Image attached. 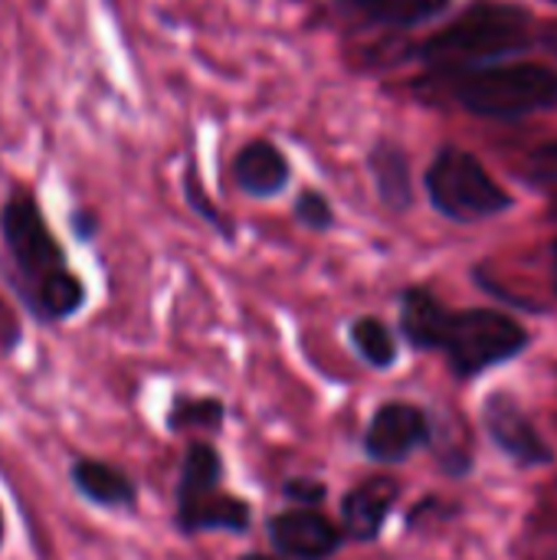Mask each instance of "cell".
<instances>
[{"label":"cell","mask_w":557,"mask_h":560,"mask_svg":"<svg viewBox=\"0 0 557 560\" xmlns=\"http://www.w3.org/2000/svg\"><path fill=\"white\" fill-rule=\"evenodd\" d=\"M0 243L7 253L3 279L36 325H66L85 308L89 289L69 266L33 190L13 187L0 203Z\"/></svg>","instance_id":"6da1fadb"},{"label":"cell","mask_w":557,"mask_h":560,"mask_svg":"<svg viewBox=\"0 0 557 560\" xmlns=\"http://www.w3.org/2000/svg\"><path fill=\"white\" fill-rule=\"evenodd\" d=\"M423 184L430 203L456 223L486 220L512 207V197L502 190V184L466 148H453V144L440 148L427 167Z\"/></svg>","instance_id":"7a4b0ae2"},{"label":"cell","mask_w":557,"mask_h":560,"mask_svg":"<svg viewBox=\"0 0 557 560\" xmlns=\"http://www.w3.org/2000/svg\"><path fill=\"white\" fill-rule=\"evenodd\" d=\"M525 345L529 331L515 318L496 308H463L446 315L437 351L446 354L456 377L469 381L502 361H512Z\"/></svg>","instance_id":"3957f363"},{"label":"cell","mask_w":557,"mask_h":560,"mask_svg":"<svg viewBox=\"0 0 557 560\" xmlns=\"http://www.w3.org/2000/svg\"><path fill=\"white\" fill-rule=\"evenodd\" d=\"M529 36V13L519 7L502 3H479L456 16L450 26L437 30L423 46L420 56L430 66H456L466 59H483L506 52Z\"/></svg>","instance_id":"277c9868"},{"label":"cell","mask_w":557,"mask_h":560,"mask_svg":"<svg viewBox=\"0 0 557 560\" xmlns=\"http://www.w3.org/2000/svg\"><path fill=\"white\" fill-rule=\"evenodd\" d=\"M456 98L476 115L515 118L557 102V72L542 62H515L466 72L456 82Z\"/></svg>","instance_id":"5b68a950"},{"label":"cell","mask_w":557,"mask_h":560,"mask_svg":"<svg viewBox=\"0 0 557 560\" xmlns=\"http://www.w3.org/2000/svg\"><path fill=\"white\" fill-rule=\"evenodd\" d=\"M430 440H433V423L427 410L407 400H387L371 413L361 436V453L371 463L397 466L410 459L417 450L430 446Z\"/></svg>","instance_id":"8992f818"},{"label":"cell","mask_w":557,"mask_h":560,"mask_svg":"<svg viewBox=\"0 0 557 560\" xmlns=\"http://www.w3.org/2000/svg\"><path fill=\"white\" fill-rule=\"evenodd\" d=\"M266 541L282 560H332L345 548V535L328 512L292 505L266 515Z\"/></svg>","instance_id":"52a82bcc"},{"label":"cell","mask_w":557,"mask_h":560,"mask_svg":"<svg viewBox=\"0 0 557 560\" xmlns=\"http://www.w3.org/2000/svg\"><path fill=\"white\" fill-rule=\"evenodd\" d=\"M174 525L184 538L200 535H246L253 528V505L250 499L230 492L227 486L174 495Z\"/></svg>","instance_id":"ba28073f"},{"label":"cell","mask_w":557,"mask_h":560,"mask_svg":"<svg viewBox=\"0 0 557 560\" xmlns=\"http://www.w3.org/2000/svg\"><path fill=\"white\" fill-rule=\"evenodd\" d=\"M401 502V482L394 476H368L358 486H351L338 502V528L345 541L371 545L381 538L391 512Z\"/></svg>","instance_id":"9c48e42d"},{"label":"cell","mask_w":557,"mask_h":560,"mask_svg":"<svg viewBox=\"0 0 557 560\" xmlns=\"http://www.w3.org/2000/svg\"><path fill=\"white\" fill-rule=\"evenodd\" d=\"M483 420L496 446L515 459L519 466H548L552 463V446L542 440L522 404L509 394H492L483 407Z\"/></svg>","instance_id":"30bf717a"},{"label":"cell","mask_w":557,"mask_h":560,"mask_svg":"<svg viewBox=\"0 0 557 560\" xmlns=\"http://www.w3.org/2000/svg\"><path fill=\"white\" fill-rule=\"evenodd\" d=\"M233 184L250 200H276L292 184V161L289 154L269 138H250L236 148L230 164Z\"/></svg>","instance_id":"8fae6325"},{"label":"cell","mask_w":557,"mask_h":560,"mask_svg":"<svg viewBox=\"0 0 557 560\" xmlns=\"http://www.w3.org/2000/svg\"><path fill=\"white\" fill-rule=\"evenodd\" d=\"M69 486L82 502L102 512H135L141 502L138 482L121 466L98 456H76L69 463Z\"/></svg>","instance_id":"7c38bea8"},{"label":"cell","mask_w":557,"mask_h":560,"mask_svg":"<svg viewBox=\"0 0 557 560\" xmlns=\"http://www.w3.org/2000/svg\"><path fill=\"white\" fill-rule=\"evenodd\" d=\"M368 171L374 180V190L381 197V203L394 213H404L414 207V180H410V158L407 151L391 141V138H378L368 151Z\"/></svg>","instance_id":"4fadbf2b"},{"label":"cell","mask_w":557,"mask_h":560,"mask_svg":"<svg viewBox=\"0 0 557 560\" xmlns=\"http://www.w3.org/2000/svg\"><path fill=\"white\" fill-rule=\"evenodd\" d=\"M227 427V400L220 394H174L164 410V430L187 440H213Z\"/></svg>","instance_id":"5bb4252c"},{"label":"cell","mask_w":557,"mask_h":560,"mask_svg":"<svg viewBox=\"0 0 557 560\" xmlns=\"http://www.w3.org/2000/svg\"><path fill=\"white\" fill-rule=\"evenodd\" d=\"M450 308L423 285L401 292V335L414 351H437Z\"/></svg>","instance_id":"9a60e30c"},{"label":"cell","mask_w":557,"mask_h":560,"mask_svg":"<svg viewBox=\"0 0 557 560\" xmlns=\"http://www.w3.org/2000/svg\"><path fill=\"white\" fill-rule=\"evenodd\" d=\"M348 345L358 354V361H364L374 371H391L397 364V358H401L397 335L378 315H358V318H351L348 322Z\"/></svg>","instance_id":"2e32d148"},{"label":"cell","mask_w":557,"mask_h":560,"mask_svg":"<svg viewBox=\"0 0 557 560\" xmlns=\"http://www.w3.org/2000/svg\"><path fill=\"white\" fill-rule=\"evenodd\" d=\"M355 7L384 26H417L423 20H433L450 7V0H355Z\"/></svg>","instance_id":"e0dca14e"},{"label":"cell","mask_w":557,"mask_h":560,"mask_svg":"<svg viewBox=\"0 0 557 560\" xmlns=\"http://www.w3.org/2000/svg\"><path fill=\"white\" fill-rule=\"evenodd\" d=\"M181 187H184V200H187V207H190V213H197L220 240H227V243H233L236 240V226H233V220L213 203V197L207 194V187H204V180H200V174H197V167L190 164L187 171H184V180H181Z\"/></svg>","instance_id":"ac0fdd59"},{"label":"cell","mask_w":557,"mask_h":560,"mask_svg":"<svg viewBox=\"0 0 557 560\" xmlns=\"http://www.w3.org/2000/svg\"><path fill=\"white\" fill-rule=\"evenodd\" d=\"M292 220L302 230H309V233H328L338 223L332 200L318 187H302L295 194V200H292Z\"/></svg>","instance_id":"d6986e66"},{"label":"cell","mask_w":557,"mask_h":560,"mask_svg":"<svg viewBox=\"0 0 557 560\" xmlns=\"http://www.w3.org/2000/svg\"><path fill=\"white\" fill-rule=\"evenodd\" d=\"M279 495L292 509H322L328 499V482H322L315 476H289L279 486Z\"/></svg>","instance_id":"ffe728a7"},{"label":"cell","mask_w":557,"mask_h":560,"mask_svg":"<svg viewBox=\"0 0 557 560\" xmlns=\"http://www.w3.org/2000/svg\"><path fill=\"white\" fill-rule=\"evenodd\" d=\"M23 345V325L20 315L7 299H0V354H13Z\"/></svg>","instance_id":"44dd1931"},{"label":"cell","mask_w":557,"mask_h":560,"mask_svg":"<svg viewBox=\"0 0 557 560\" xmlns=\"http://www.w3.org/2000/svg\"><path fill=\"white\" fill-rule=\"evenodd\" d=\"M529 171H532V177L542 180V184H557V141L542 144V148L532 154Z\"/></svg>","instance_id":"7402d4cb"},{"label":"cell","mask_w":557,"mask_h":560,"mask_svg":"<svg viewBox=\"0 0 557 560\" xmlns=\"http://www.w3.org/2000/svg\"><path fill=\"white\" fill-rule=\"evenodd\" d=\"M69 230H72V236H76L79 243H92V240L98 236V230H102V220H98L95 210L76 207V210L69 213Z\"/></svg>","instance_id":"603a6c76"},{"label":"cell","mask_w":557,"mask_h":560,"mask_svg":"<svg viewBox=\"0 0 557 560\" xmlns=\"http://www.w3.org/2000/svg\"><path fill=\"white\" fill-rule=\"evenodd\" d=\"M236 560H282V558H276L272 551H243Z\"/></svg>","instance_id":"cb8c5ba5"},{"label":"cell","mask_w":557,"mask_h":560,"mask_svg":"<svg viewBox=\"0 0 557 560\" xmlns=\"http://www.w3.org/2000/svg\"><path fill=\"white\" fill-rule=\"evenodd\" d=\"M3 541H7V518H3V509H0V551H3Z\"/></svg>","instance_id":"d4e9b609"},{"label":"cell","mask_w":557,"mask_h":560,"mask_svg":"<svg viewBox=\"0 0 557 560\" xmlns=\"http://www.w3.org/2000/svg\"><path fill=\"white\" fill-rule=\"evenodd\" d=\"M555 292H557V276H555Z\"/></svg>","instance_id":"484cf974"},{"label":"cell","mask_w":557,"mask_h":560,"mask_svg":"<svg viewBox=\"0 0 557 560\" xmlns=\"http://www.w3.org/2000/svg\"><path fill=\"white\" fill-rule=\"evenodd\" d=\"M555 259H557V246H555Z\"/></svg>","instance_id":"4316f807"}]
</instances>
